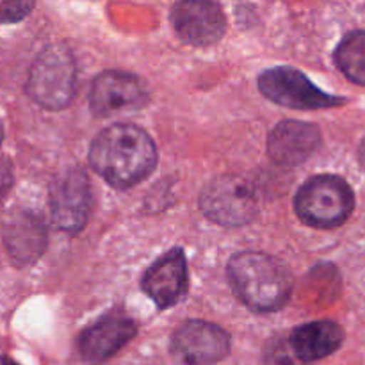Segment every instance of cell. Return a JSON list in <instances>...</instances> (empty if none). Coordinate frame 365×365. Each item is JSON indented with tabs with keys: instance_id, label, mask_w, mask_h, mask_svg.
<instances>
[{
	"instance_id": "cell-1",
	"label": "cell",
	"mask_w": 365,
	"mask_h": 365,
	"mask_svg": "<svg viewBox=\"0 0 365 365\" xmlns=\"http://www.w3.org/2000/svg\"><path fill=\"white\" fill-rule=\"evenodd\" d=\"M89 164L107 184L120 189L132 187L145 180L155 168V143L141 127L110 125L93 141Z\"/></svg>"
},
{
	"instance_id": "cell-2",
	"label": "cell",
	"mask_w": 365,
	"mask_h": 365,
	"mask_svg": "<svg viewBox=\"0 0 365 365\" xmlns=\"http://www.w3.org/2000/svg\"><path fill=\"white\" fill-rule=\"evenodd\" d=\"M228 280L237 298L257 312L282 309L292 292L289 267L282 260L259 252H242L232 257Z\"/></svg>"
},
{
	"instance_id": "cell-3",
	"label": "cell",
	"mask_w": 365,
	"mask_h": 365,
	"mask_svg": "<svg viewBox=\"0 0 365 365\" xmlns=\"http://www.w3.org/2000/svg\"><path fill=\"white\" fill-rule=\"evenodd\" d=\"M296 214L303 223L316 228H335L355 209V195L344 178L319 175L302 185L294 200Z\"/></svg>"
},
{
	"instance_id": "cell-4",
	"label": "cell",
	"mask_w": 365,
	"mask_h": 365,
	"mask_svg": "<svg viewBox=\"0 0 365 365\" xmlns=\"http://www.w3.org/2000/svg\"><path fill=\"white\" fill-rule=\"evenodd\" d=\"M203 214L221 227H242L255 220L260 200L255 185L239 175H221L200 196Z\"/></svg>"
},
{
	"instance_id": "cell-5",
	"label": "cell",
	"mask_w": 365,
	"mask_h": 365,
	"mask_svg": "<svg viewBox=\"0 0 365 365\" xmlns=\"http://www.w3.org/2000/svg\"><path fill=\"white\" fill-rule=\"evenodd\" d=\"M77 81L73 56L64 46H48L34 61L29 73L27 93L45 109L59 110L71 102Z\"/></svg>"
},
{
	"instance_id": "cell-6",
	"label": "cell",
	"mask_w": 365,
	"mask_h": 365,
	"mask_svg": "<svg viewBox=\"0 0 365 365\" xmlns=\"http://www.w3.org/2000/svg\"><path fill=\"white\" fill-rule=\"evenodd\" d=\"M259 89L271 102L289 109H330L344 103V98H337L321 91L303 71L289 66H278L264 71L259 77Z\"/></svg>"
},
{
	"instance_id": "cell-7",
	"label": "cell",
	"mask_w": 365,
	"mask_h": 365,
	"mask_svg": "<svg viewBox=\"0 0 365 365\" xmlns=\"http://www.w3.org/2000/svg\"><path fill=\"white\" fill-rule=\"evenodd\" d=\"M230 351V337L223 328L192 319L180 324L171 341V353L184 365H210Z\"/></svg>"
},
{
	"instance_id": "cell-8",
	"label": "cell",
	"mask_w": 365,
	"mask_h": 365,
	"mask_svg": "<svg viewBox=\"0 0 365 365\" xmlns=\"http://www.w3.org/2000/svg\"><path fill=\"white\" fill-rule=\"evenodd\" d=\"M50 209L57 228L78 232L91 210V185L84 171L66 170L50 185Z\"/></svg>"
},
{
	"instance_id": "cell-9",
	"label": "cell",
	"mask_w": 365,
	"mask_h": 365,
	"mask_svg": "<svg viewBox=\"0 0 365 365\" xmlns=\"http://www.w3.org/2000/svg\"><path fill=\"white\" fill-rule=\"evenodd\" d=\"M148 102L146 84L134 73L127 71H103L93 82L89 106L98 116L128 113Z\"/></svg>"
},
{
	"instance_id": "cell-10",
	"label": "cell",
	"mask_w": 365,
	"mask_h": 365,
	"mask_svg": "<svg viewBox=\"0 0 365 365\" xmlns=\"http://www.w3.org/2000/svg\"><path fill=\"white\" fill-rule=\"evenodd\" d=\"M175 32L189 45L205 46L220 41L225 34L227 20L221 7L205 0L178 2L171 11Z\"/></svg>"
},
{
	"instance_id": "cell-11",
	"label": "cell",
	"mask_w": 365,
	"mask_h": 365,
	"mask_svg": "<svg viewBox=\"0 0 365 365\" xmlns=\"http://www.w3.org/2000/svg\"><path fill=\"white\" fill-rule=\"evenodd\" d=\"M143 291L160 310L175 307L189 287L187 260L184 250L173 248L148 267L143 277Z\"/></svg>"
},
{
	"instance_id": "cell-12",
	"label": "cell",
	"mask_w": 365,
	"mask_h": 365,
	"mask_svg": "<svg viewBox=\"0 0 365 365\" xmlns=\"http://www.w3.org/2000/svg\"><path fill=\"white\" fill-rule=\"evenodd\" d=\"M2 237L9 257L20 266L36 262L46 248V227L41 216L25 209H14L7 214Z\"/></svg>"
},
{
	"instance_id": "cell-13",
	"label": "cell",
	"mask_w": 365,
	"mask_h": 365,
	"mask_svg": "<svg viewBox=\"0 0 365 365\" xmlns=\"http://www.w3.org/2000/svg\"><path fill=\"white\" fill-rule=\"evenodd\" d=\"M138 334V327L132 319L118 314H109L82 331L78 339V351L86 362L100 364L116 355Z\"/></svg>"
},
{
	"instance_id": "cell-14",
	"label": "cell",
	"mask_w": 365,
	"mask_h": 365,
	"mask_svg": "<svg viewBox=\"0 0 365 365\" xmlns=\"http://www.w3.org/2000/svg\"><path fill=\"white\" fill-rule=\"evenodd\" d=\"M321 145V132L305 121H282L267 138V153L280 166H298L305 163Z\"/></svg>"
},
{
	"instance_id": "cell-15",
	"label": "cell",
	"mask_w": 365,
	"mask_h": 365,
	"mask_svg": "<svg viewBox=\"0 0 365 365\" xmlns=\"http://www.w3.org/2000/svg\"><path fill=\"white\" fill-rule=\"evenodd\" d=\"M344 341L342 328L334 321H314L298 327L289 337L287 344L292 355L302 364L327 359L337 351Z\"/></svg>"
},
{
	"instance_id": "cell-16",
	"label": "cell",
	"mask_w": 365,
	"mask_h": 365,
	"mask_svg": "<svg viewBox=\"0 0 365 365\" xmlns=\"http://www.w3.org/2000/svg\"><path fill=\"white\" fill-rule=\"evenodd\" d=\"M335 63L349 81L365 86V31L349 32L339 43Z\"/></svg>"
},
{
	"instance_id": "cell-17",
	"label": "cell",
	"mask_w": 365,
	"mask_h": 365,
	"mask_svg": "<svg viewBox=\"0 0 365 365\" xmlns=\"http://www.w3.org/2000/svg\"><path fill=\"white\" fill-rule=\"evenodd\" d=\"M34 7V2L25 0H0V24L18 21L27 16L29 11Z\"/></svg>"
},
{
	"instance_id": "cell-18",
	"label": "cell",
	"mask_w": 365,
	"mask_h": 365,
	"mask_svg": "<svg viewBox=\"0 0 365 365\" xmlns=\"http://www.w3.org/2000/svg\"><path fill=\"white\" fill-rule=\"evenodd\" d=\"M298 359L292 355L287 342H274L266 351V365H299Z\"/></svg>"
},
{
	"instance_id": "cell-19",
	"label": "cell",
	"mask_w": 365,
	"mask_h": 365,
	"mask_svg": "<svg viewBox=\"0 0 365 365\" xmlns=\"http://www.w3.org/2000/svg\"><path fill=\"white\" fill-rule=\"evenodd\" d=\"M359 160H360V164H362V166L365 168V139H364L362 145H360V148H359Z\"/></svg>"
},
{
	"instance_id": "cell-20",
	"label": "cell",
	"mask_w": 365,
	"mask_h": 365,
	"mask_svg": "<svg viewBox=\"0 0 365 365\" xmlns=\"http://www.w3.org/2000/svg\"><path fill=\"white\" fill-rule=\"evenodd\" d=\"M2 139H4V130H2V123H0V145H2Z\"/></svg>"
},
{
	"instance_id": "cell-21",
	"label": "cell",
	"mask_w": 365,
	"mask_h": 365,
	"mask_svg": "<svg viewBox=\"0 0 365 365\" xmlns=\"http://www.w3.org/2000/svg\"><path fill=\"white\" fill-rule=\"evenodd\" d=\"M2 365H16V364L11 362V360H2Z\"/></svg>"
}]
</instances>
